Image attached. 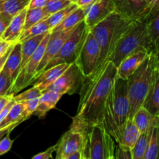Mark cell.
Here are the masks:
<instances>
[{"mask_svg": "<svg viewBox=\"0 0 159 159\" xmlns=\"http://www.w3.org/2000/svg\"><path fill=\"white\" fill-rule=\"evenodd\" d=\"M117 67L107 61L91 75L85 77L79 89V107L70 129L82 133L89 127L102 124L106 100L116 77Z\"/></svg>", "mask_w": 159, "mask_h": 159, "instance_id": "1", "label": "cell"}, {"mask_svg": "<svg viewBox=\"0 0 159 159\" xmlns=\"http://www.w3.org/2000/svg\"><path fill=\"white\" fill-rule=\"evenodd\" d=\"M130 102L127 80L118 78L113 82L107 98L102 124L116 143H120L126 124L129 120Z\"/></svg>", "mask_w": 159, "mask_h": 159, "instance_id": "2", "label": "cell"}, {"mask_svg": "<svg viewBox=\"0 0 159 159\" xmlns=\"http://www.w3.org/2000/svg\"><path fill=\"white\" fill-rule=\"evenodd\" d=\"M134 23L135 21L122 16L115 11L89 30L97 40L100 49L97 68L109 60L119 40Z\"/></svg>", "mask_w": 159, "mask_h": 159, "instance_id": "3", "label": "cell"}, {"mask_svg": "<svg viewBox=\"0 0 159 159\" xmlns=\"http://www.w3.org/2000/svg\"><path fill=\"white\" fill-rule=\"evenodd\" d=\"M158 67L156 55L151 52L139 68L127 79L130 102L129 119H132L137 110L143 106Z\"/></svg>", "mask_w": 159, "mask_h": 159, "instance_id": "4", "label": "cell"}, {"mask_svg": "<svg viewBox=\"0 0 159 159\" xmlns=\"http://www.w3.org/2000/svg\"><path fill=\"white\" fill-rule=\"evenodd\" d=\"M82 134V159H114L116 142L103 124L91 126Z\"/></svg>", "mask_w": 159, "mask_h": 159, "instance_id": "5", "label": "cell"}, {"mask_svg": "<svg viewBox=\"0 0 159 159\" xmlns=\"http://www.w3.org/2000/svg\"><path fill=\"white\" fill-rule=\"evenodd\" d=\"M147 22L148 20L135 21L131 27L119 40L108 61H111L118 67L127 56L138 48L143 47L150 51L147 37Z\"/></svg>", "mask_w": 159, "mask_h": 159, "instance_id": "6", "label": "cell"}, {"mask_svg": "<svg viewBox=\"0 0 159 159\" xmlns=\"http://www.w3.org/2000/svg\"><path fill=\"white\" fill-rule=\"evenodd\" d=\"M100 49L91 31L88 30L81 43L75 64L85 77L91 75L99 64Z\"/></svg>", "mask_w": 159, "mask_h": 159, "instance_id": "7", "label": "cell"}, {"mask_svg": "<svg viewBox=\"0 0 159 159\" xmlns=\"http://www.w3.org/2000/svg\"><path fill=\"white\" fill-rule=\"evenodd\" d=\"M51 31L48 33L42 40L41 43L37 47V50L34 51L26 65H24L23 69L21 70L19 75H17L16 79L14 81L10 89V95H15L16 93H19L23 90V89L27 87L28 85H31L35 80L36 71L39 66L40 61L43 57L44 54L45 48H46L47 43L51 35Z\"/></svg>", "mask_w": 159, "mask_h": 159, "instance_id": "8", "label": "cell"}, {"mask_svg": "<svg viewBox=\"0 0 159 159\" xmlns=\"http://www.w3.org/2000/svg\"><path fill=\"white\" fill-rule=\"evenodd\" d=\"M88 30L85 21L82 22L78 26H76L71 35L64 43L63 46L61 47L59 52L47 65L44 70L55 66L57 65H60V64L75 63L79 47H80L81 43H82Z\"/></svg>", "mask_w": 159, "mask_h": 159, "instance_id": "9", "label": "cell"}, {"mask_svg": "<svg viewBox=\"0 0 159 159\" xmlns=\"http://www.w3.org/2000/svg\"><path fill=\"white\" fill-rule=\"evenodd\" d=\"M85 76L81 73L75 63L71 64L68 69L46 90L61 94L72 95L80 89ZM45 90V91H46Z\"/></svg>", "mask_w": 159, "mask_h": 159, "instance_id": "10", "label": "cell"}, {"mask_svg": "<svg viewBox=\"0 0 159 159\" xmlns=\"http://www.w3.org/2000/svg\"><path fill=\"white\" fill-rule=\"evenodd\" d=\"M116 12L134 21H147L150 12L145 0H113Z\"/></svg>", "mask_w": 159, "mask_h": 159, "instance_id": "11", "label": "cell"}, {"mask_svg": "<svg viewBox=\"0 0 159 159\" xmlns=\"http://www.w3.org/2000/svg\"><path fill=\"white\" fill-rule=\"evenodd\" d=\"M75 28L66 30H51L50 38L47 43L44 54L40 61L39 66L36 71L35 80L46 68L47 65L54 58L56 54L59 52L64 43L66 41ZM34 80V81H35Z\"/></svg>", "mask_w": 159, "mask_h": 159, "instance_id": "12", "label": "cell"}, {"mask_svg": "<svg viewBox=\"0 0 159 159\" xmlns=\"http://www.w3.org/2000/svg\"><path fill=\"white\" fill-rule=\"evenodd\" d=\"M82 141L83 137L81 132L69 129L56 144V159H68L75 152H82Z\"/></svg>", "mask_w": 159, "mask_h": 159, "instance_id": "13", "label": "cell"}, {"mask_svg": "<svg viewBox=\"0 0 159 159\" xmlns=\"http://www.w3.org/2000/svg\"><path fill=\"white\" fill-rule=\"evenodd\" d=\"M116 11L113 0H98L90 6L85 18V23L89 30L102 22Z\"/></svg>", "mask_w": 159, "mask_h": 159, "instance_id": "14", "label": "cell"}, {"mask_svg": "<svg viewBox=\"0 0 159 159\" xmlns=\"http://www.w3.org/2000/svg\"><path fill=\"white\" fill-rule=\"evenodd\" d=\"M151 52L152 51H150L146 48L141 47V48H138L136 51L127 56L121 61L119 66L117 67L116 76L118 78L127 80L139 68L140 65L144 62V61L147 58Z\"/></svg>", "mask_w": 159, "mask_h": 159, "instance_id": "15", "label": "cell"}, {"mask_svg": "<svg viewBox=\"0 0 159 159\" xmlns=\"http://www.w3.org/2000/svg\"><path fill=\"white\" fill-rule=\"evenodd\" d=\"M70 65L71 64H60L44 70L33 82V85L37 86L43 93L68 69Z\"/></svg>", "mask_w": 159, "mask_h": 159, "instance_id": "16", "label": "cell"}, {"mask_svg": "<svg viewBox=\"0 0 159 159\" xmlns=\"http://www.w3.org/2000/svg\"><path fill=\"white\" fill-rule=\"evenodd\" d=\"M26 9L27 8L22 10L21 12L12 17L10 23L2 35L1 39L10 42V43L18 42L20 35L23 31V25H24Z\"/></svg>", "mask_w": 159, "mask_h": 159, "instance_id": "17", "label": "cell"}, {"mask_svg": "<svg viewBox=\"0 0 159 159\" xmlns=\"http://www.w3.org/2000/svg\"><path fill=\"white\" fill-rule=\"evenodd\" d=\"M21 58V43L18 41L14 44L2 68L3 71L12 79V82H14L20 72Z\"/></svg>", "mask_w": 159, "mask_h": 159, "instance_id": "18", "label": "cell"}, {"mask_svg": "<svg viewBox=\"0 0 159 159\" xmlns=\"http://www.w3.org/2000/svg\"><path fill=\"white\" fill-rule=\"evenodd\" d=\"M61 97V94H59L54 91L46 90L43 92L42 95L39 98L38 106L34 111V114L36 115L39 119L44 118L47 113L56 107Z\"/></svg>", "mask_w": 159, "mask_h": 159, "instance_id": "19", "label": "cell"}, {"mask_svg": "<svg viewBox=\"0 0 159 159\" xmlns=\"http://www.w3.org/2000/svg\"><path fill=\"white\" fill-rule=\"evenodd\" d=\"M131 120L141 134L159 125V116H154L144 107L137 110Z\"/></svg>", "mask_w": 159, "mask_h": 159, "instance_id": "20", "label": "cell"}, {"mask_svg": "<svg viewBox=\"0 0 159 159\" xmlns=\"http://www.w3.org/2000/svg\"><path fill=\"white\" fill-rule=\"evenodd\" d=\"M142 107L154 116H159V67Z\"/></svg>", "mask_w": 159, "mask_h": 159, "instance_id": "21", "label": "cell"}, {"mask_svg": "<svg viewBox=\"0 0 159 159\" xmlns=\"http://www.w3.org/2000/svg\"><path fill=\"white\" fill-rule=\"evenodd\" d=\"M147 37L149 49L156 52L159 48V11L147 22Z\"/></svg>", "mask_w": 159, "mask_h": 159, "instance_id": "22", "label": "cell"}, {"mask_svg": "<svg viewBox=\"0 0 159 159\" xmlns=\"http://www.w3.org/2000/svg\"><path fill=\"white\" fill-rule=\"evenodd\" d=\"M47 34H48V33H47ZM47 34L37 36V37H32V38H30L28 39V40H24V41L20 42V43H21L22 58H21V65H20V72L21 71V70L23 69V67H24V65H26V62L28 61L30 57L31 56H32V54H34V51L37 50V47H38L39 44L41 43L42 40H43V37H45V35H46Z\"/></svg>", "mask_w": 159, "mask_h": 159, "instance_id": "23", "label": "cell"}, {"mask_svg": "<svg viewBox=\"0 0 159 159\" xmlns=\"http://www.w3.org/2000/svg\"><path fill=\"white\" fill-rule=\"evenodd\" d=\"M85 12L82 7L76 8L68 16L58 25L51 30H66L73 29L82 22L85 21Z\"/></svg>", "mask_w": 159, "mask_h": 159, "instance_id": "24", "label": "cell"}, {"mask_svg": "<svg viewBox=\"0 0 159 159\" xmlns=\"http://www.w3.org/2000/svg\"><path fill=\"white\" fill-rule=\"evenodd\" d=\"M140 134L141 133L138 130V127H136L134 121L131 119H129L126 124L124 131H123L120 141L117 144H121L124 148H127L128 149H131L136 141H138Z\"/></svg>", "mask_w": 159, "mask_h": 159, "instance_id": "25", "label": "cell"}, {"mask_svg": "<svg viewBox=\"0 0 159 159\" xmlns=\"http://www.w3.org/2000/svg\"><path fill=\"white\" fill-rule=\"evenodd\" d=\"M23 104L21 102H15L6 115V118L0 124V130L7 128L9 127H16L20 123L23 122L22 113H23Z\"/></svg>", "mask_w": 159, "mask_h": 159, "instance_id": "26", "label": "cell"}, {"mask_svg": "<svg viewBox=\"0 0 159 159\" xmlns=\"http://www.w3.org/2000/svg\"><path fill=\"white\" fill-rule=\"evenodd\" d=\"M144 159H159V125L152 129Z\"/></svg>", "mask_w": 159, "mask_h": 159, "instance_id": "27", "label": "cell"}, {"mask_svg": "<svg viewBox=\"0 0 159 159\" xmlns=\"http://www.w3.org/2000/svg\"><path fill=\"white\" fill-rule=\"evenodd\" d=\"M49 16L48 12L44 9V8H33L29 9L27 8L25 16L24 25H23V31L29 29L30 26L38 22L42 21Z\"/></svg>", "mask_w": 159, "mask_h": 159, "instance_id": "28", "label": "cell"}, {"mask_svg": "<svg viewBox=\"0 0 159 159\" xmlns=\"http://www.w3.org/2000/svg\"><path fill=\"white\" fill-rule=\"evenodd\" d=\"M79 6H77L75 2H71L69 6H68L67 7L64 8V9H61V10L57 11V12H54V13L51 14V16L48 17V18L45 19L47 23L49 26L50 29L53 30L54 28H55L56 26H58L67 16L69 13H71L73 10L78 8Z\"/></svg>", "mask_w": 159, "mask_h": 159, "instance_id": "29", "label": "cell"}, {"mask_svg": "<svg viewBox=\"0 0 159 159\" xmlns=\"http://www.w3.org/2000/svg\"><path fill=\"white\" fill-rule=\"evenodd\" d=\"M152 129L144 132V133H141L140 134L138 141H136L134 147L130 149L132 159H144V154H145L146 150H147L149 137H150Z\"/></svg>", "mask_w": 159, "mask_h": 159, "instance_id": "30", "label": "cell"}, {"mask_svg": "<svg viewBox=\"0 0 159 159\" xmlns=\"http://www.w3.org/2000/svg\"><path fill=\"white\" fill-rule=\"evenodd\" d=\"M49 31H51V29H50L49 26L47 23L46 20H43L42 21H40L37 23H36V24H34V26H30L29 29L23 31L18 41H24V40H28L30 38H32V37L47 34Z\"/></svg>", "mask_w": 159, "mask_h": 159, "instance_id": "31", "label": "cell"}, {"mask_svg": "<svg viewBox=\"0 0 159 159\" xmlns=\"http://www.w3.org/2000/svg\"><path fill=\"white\" fill-rule=\"evenodd\" d=\"M30 0H4L2 12L9 14L13 17L29 6Z\"/></svg>", "mask_w": 159, "mask_h": 159, "instance_id": "32", "label": "cell"}, {"mask_svg": "<svg viewBox=\"0 0 159 159\" xmlns=\"http://www.w3.org/2000/svg\"><path fill=\"white\" fill-rule=\"evenodd\" d=\"M42 95V92L35 85H33L32 88L23 92L20 94L14 95L13 99L15 102H23V101L30 100V99L40 98Z\"/></svg>", "mask_w": 159, "mask_h": 159, "instance_id": "33", "label": "cell"}, {"mask_svg": "<svg viewBox=\"0 0 159 159\" xmlns=\"http://www.w3.org/2000/svg\"><path fill=\"white\" fill-rule=\"evenodd\" d=\"M71 3L69 0H48L44 9L49 16L64 8L67 7Z\"/></svg>", "mask_w": 159, "mask_h": 159, "instance_id": "34", "label": "cell"}, {"mask_svg": "<svg viewBox=\"0 0 159 159\" xmlns=\"http://www.w3.org/2000/svg\"><path fill=\"white\" fill-rule=\"evenodd\" d=\"M19 102H21V103L23 104V113H22V116H23V121H25L26 120L29 119V118L34 114V111H35L37 106H38L39 98Z\"/></svg>", "mask_w": 159, "mask_h": 159, "instance_id": "35", "label": "cell"}, {"mask_svg": "<svg viewBox=\"0 0 159 159\" xmlns=\"http://www.w3.org/2000/svg\"><path fill=\"white\" fill-rule=\"evenodd\" d=\"M13 84L12 79L3 70L0 72V97L10 95V89Z\"/></svg>", "mask_w": 159, "mask_h": 159, "instance_id": "36", "label": "cell"}, {"mask_svg": "<svg viewBox=\"0 0 159 159\" xmlns=\"http://www.w3.org/2000/svg\"><path fill=\"white\" fill-rule=\"evenodd\" d=\"M114 159H132L130 149L124 148L121 144L116 143L114 152Z\"/></svg>", "mask_w": 159, "mask_h": 159, "instance_id": "37", "label": "cell"}, {"mask_svg": "<svg viewBox=\"0 0 159 159\" xmlns=\"http://www.w3.org/2000/svg\"><path fill=\"white\" fill-rule=\"evenodd\" d=\"M9 134L10 133H8L0 140V156L7 153L13 144V141L9 137Z\"/></svg>", "mask_w": 159, "mask_h": 159, "instance_id": "38", "label": "cell"}, {"mask_svg": "<svg viewBox=\"0 0 159 159\" xmlns=\"http://www.w3.org/2000/svg\"><path fill=\"white\" fill-rule=\"evenodd\" d=\"M12 16L4 12H0V38L12 20Z\"/></svg>", "mask_w": 159, "mask_h": 159, "instance_id": "39", "label": "cell"}, {"mask_svg": "<svg viewBox=\"0 0 159 159\" xmlns=\"http://www.w3.org/2000/svg\"><path fill=\"white\" fill-rule=\"evenodd\" d=\"M56 148H57V144L51 146V147H50L49 148H48L44 152H40V153L37 154V155H34L32 159H52L53 153L56 152Z\"/></svg>", "mask_w": 159, "mask_h": 159, "instance_id": "40", "label": "cell"}, {"mask_svg": "<svg viewBox=\"0 0 159 159\" xmlns=\"http://www.w3.org/2000/svg\"><path fill=\"white\" fill-rule=\"evenodd\" d=\"M150 12V18L159 11V0H145Z\"/></svg>", "mask_w": 159, "mask_h": 159, "instance_id": "41", "label": "cell"}, {"mask_svg": "<svg viewBox=\"0 0 159 159\" xmlns=\"http://www.w3.org/2000/svg\"><path fill=\"white\" fill-rule=\"evenodd\" d=\"M48 0H30L29 6V9L33 8H44L47 5Z\"/></svg>", "mask_w": 159, "mask_h": 159, "instance_id": "42", "label": "cell"}, {"mask_svg": "<svg viewBox=\"0 0 159 159\" xmlns=\"http://www.w3.org/2000/svg\"><path fill=\"white\" fill-rule=\"evenodd\" d=\"M12 43H10V42L6 41V40L0 38V56L3 55Z\"/></svg>", "mask_w": 159, "mask_h": 159, "instance_id": "43", "label": "cell"}, {"mask_svg": "<svg viewBox=\"0 0 159 159\" xmlns=\"http://www.w3.org/2000/svg\"><path fill=\"white\" fill-rule=\"evenodd\" d=\"M14 44H15V43H12V44L11 45L10 47H9V49L6 51V52L3 55L0 56V72H1L2 70L3 66H4V65H5V62H6V59H7V57H8V55H9V54L10 53V51H12V48H13Z\"/></svg>", "mask_w": 159, "mask_h": 159, "instance_id": "44", "label": "cell"}, {"mask_svg": "<svg viewBox=\"0 0 159 159\" xmlns=\"http://www.w3.org/2000/svg\"><path fill=\"white\" fill-rule=\"evenodd\" d=\"M98 0H76L75 3L77 4V6L79 7H85V6H90V5H93V3L96 2Z\"/></svg>", "mask_w": 159, "mask_h": 159, "instance_id": "45", "label": "cell"}, {"mask_svg": "<svg viewBox=\"0 0 159 159\" xmlns=\"http://www.w3.org/2000/svg\"><path fill=\"white\" fill-rule=\"evenodd\" d=\"M13 95H8V96H1L0 97V113L2 110V109L4 108L5 106L6 105V103L8 102V101L9 100V99L11 98V96H12Z\"/></svg>", "mask_w": 159, "mask_h": 159, "instance_id": "46", "label": "cell"}, {"mask_svg": "<svg viewBox=\"0 0 159 159\" xmlns=\"http://www.w3.org/2000/svg\"><path fill=\"white\" fill-rule=\"evenodd\" d=\"M16 127H9L7 128L2 129V130H0V140L3 138L6 134H7L8 133H10Z\"/></svg>", "mask_w": 159, "mask_h": 159, "instance_id": "47", "label": "cell"}, {"mask_svg": "<svg viewBox=\"0 0 159 159\" xmlns=\"http://www.w3.org/2000/svg\"><path fill=\"white\" fill-rule=\"evenodd\" d=\"M68 159H82V152H77L70 155Z\"/></svg>", "mask_w": 159, "mask_h": 159, "instance_id": "48", "label": "cell"}, {"mask_svg": "<svg viewBox=\"0 0 159 159\" xmlns=\"http://www.w3.org/2000/svg\"><path fill=\"white\" fill-rule=\"evenodd\" d=\"M155 54V55H156V58H157V61H158V66H159V48L158 50H157L156 52H154Z\"/></svg>", "mask_w": 159, "mask_h": 159, "instance_id": "49", "label": "cell"}, {"mask_svg": "<svg viewBox=\"0 0 159 159\" xmlns=\"http://www.w3.org/2000/svg\"><path fill=\"white\" fill-rule=\"evenodd\" d=\"M4 0H0V12H2V3Z\"/></svg>", "mask_w": 159, "mask_h": 159, "instance_id": "50", "label": "cell"}, {"mask_svg": "<svg viewBox=\"0 0 159 159\" xmlns=\"http://www.w3.org/2000/svg\"><path fill=\"white\" fill-rule=\"evenodd\" d=\"M70 2H75L76 0H69Z\"/></svg>", "mask_w": 159, "mask_h": 159, "instance_id": "51", "label": "cell"}]
</instances>
